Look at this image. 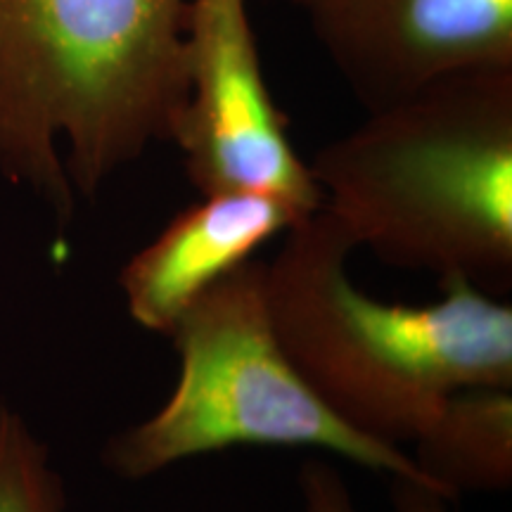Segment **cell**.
<instances>
[{
  "instance_id": "cell-1",
  "label": "cell",
  "mask_w": 512,
  "mask_h": 512,
  "mask_svg": "<svg viewBox=\"0 0 512 512\" xmlns=\"http://www.w3.org/2000/svg\"><path fill=\"white\" fill-rule=\"evenodd\" d=\"M188 0H0V176L72 221L188 93Z\"/></svg>"
},
{
  "instance_id": "cell-2",
  "label": "cell",
  "mask_w": 512,
  "mask_h": 512,
  "mask_svg": "<svg viewBox=\"0 0 512 512\" xmlns=\"http://www.w3.org/2000/svg\"><path fill=\"white\" fill-rule=\"evenodd\" d=\"M309 166L356 249L439 285H510L512 67L446 76L373 110Z\"/></svg>"
},
{
  "instance_id": "cell-3",
  "label": "cell",
  "mask_w": 512,
  "mask_h": 512,
  "mask_svg": "<svg viewBox=\"0 0 512 512\" xmlns=\"http://www.w3.org/2000/svg\"><path fill=\"white\" fill-rule=\"evenodd\" d=\"M354 240L320 209L290 228L268 264V306L287 358L356 432L401 446L448 396L512 387V306L470 280L432 304H387L349 275Z\"/></svg>"
},
{
  "instance_id": "cell-4",
  "label": "cell",
  "mask_w": 512,
  "mask_h": 512,
  "mask_svg": "<svg viewBox=\"0 0 512 512\" xmlns=\"http://www.w3.org/2000/svg\"><path fill=\"white\" fill-rule=\"evenodd\" d=\"M169 339L174 389L150 418L105 441L100 460L114 477L143 482L207 453L271 446L316 448L387 479L430 484L411 453L349 427L292 366L273 328L266 261H247L209 287Z\"/></svg>"
},
{
  "instance_id": "cell-5",
  "label": "cell",
  "mask_w": 512,
  "mask_h": 512,
  "mask_svg": "<svg viewBox=\"0 0 512 512\" xmlns=\"http://www.w3.org/2000/svg\"><path fill=\"white\" fill-rule=\"evenodd\" d=\"M185 55L188 93L171 143L195 190L273 197L302 216L323 209L266 83L247 0H188Z\"/></svg>"
},
{
  "instance_id": "cell-6",
  "label": "cell",
  "mask_w": 512,
  "mask_h": 512,
  "mask_svg": "<svg viewBox=\"0 0 512 512\" xmlns=\"http://www.w3.org/2000/svg\"><path fill=\"white\" fill-rule=\"evenodd\" d=\"M368 112L430 83L512 67V0H294Z\"/></svg>"
},
{
  "instance_id": "cell-7",
  "label": "cell",
  "mask_w": 512,
  "mask_h": 512,
  "mask_svg": "<svg viewBox=\"0 0 512 512\" xmlns=\"http://www.w3.org/2000/svg\"><path fill=\"white\" fill-rule=\"evenodd\" d=\"M309 216L249 192H211L178 211L119 271L126 311L140 330L169 337L209 287Z\"/></svg>"
},
{
  "instance_id": "cell-8",
  "label": "cell",
  "mask_w": 512,
  "mask_h": 512,
  "mask_svg": "<svg viewBox=\"0 0 512 512\" xmlns=\"http://www.w3.org/2000/svg\"><path fill=\"white\" fill-rule=\"evenodd\" d=\"M411 458L448 501L498 494L512 484V387L451 394L413 439Z\"/></svg>"
},
{
  "instance_id": "cell-9",
  "label": "cell",
  "mask_w": 512,
  "mask_h": 512,
  "mask_svg": "<svg viewBox=\"0 0 512 512\" xmlns=\"http://www.w3.org/2000/svg\"><path fill=\"white\" fill-rule=\"evenodd\" d=\"M0 512H67L50 448L8 403H0Z\"/></svg>"
},
{
  "instance_id": "cell-10",
  "label": "cell",
  "mask_w": 512,
  "mask_h": 512,
  "mask_svg": "<svg viewBox=\"0 0 512 512\" xmlns=\"http://www.w3.org/2000/svg\"><path fill=\"white\" fill-rule=\"evenodd\" d=\"M304 512H363L347 479L328 460H306L297 475Z\"/></svg>"
},
{
  "instance_id": "cell-11",
  "label": "cell",
  "mask_w": 512,
  "mask_h": 512,
  "mask_svg": "<svg viewBox=\"0 0 512 512\" xmlns=\"http://www.w3.org/2000/svg\"><path fill=\"white\" fill-rule=\"evenodd\" d=\"M389 501L394 512H448L453 503L430 484L411 477H389Z\"/></svg>"
}]
</instances>
